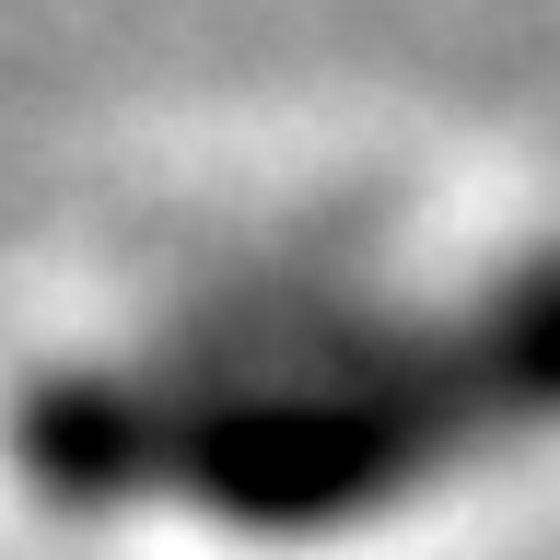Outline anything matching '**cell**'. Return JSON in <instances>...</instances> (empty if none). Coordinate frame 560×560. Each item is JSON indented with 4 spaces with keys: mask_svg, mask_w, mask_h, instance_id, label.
I'll return each mask as SVG.
<instances>
[{
    "mask_svg": "<svg viewBox=\"0 0 560 560\" xmlns=\"http://www.w3.org/2000/svg\"><path fill=\"white\" fill-rule=\"evenodd\" d=\"M560 420V269L467 315L280 339L210 385H105L59 432L70 479H164L234 525H339Z\"/></svg>",
    "mask_w": 560,
    "mask_h": 560,
    "instance_id": "6da1fadb",
    "label": "cell"
}]
</instances>
